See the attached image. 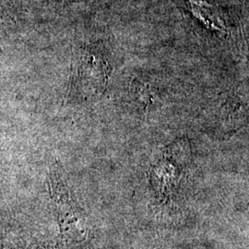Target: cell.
<instances>
[{"label":"cell","mask_w":249,"mask_h":249,"mask_svg":"<svg viewBox=\"0 0 249 249\" xmlns=\"http://www.w3.org/2000/svg\"><path fill=\"white\" fill-rule=\"evenodd\" d=\"M186 158L187 152L179 154L176 145H174L166 157L152 171V182L161 196L169 197L175 191L180 176L179 166L186 162Z\"/></svg>","instance_id":"7a4b0ae2"},{"label":"cell","mask_w":249,"mask_h":249,"mask_svg":"<svg viewBox=\"0 0 249 249\" xmlns=\"http://www.w3.org/2000/svg\"><path fill=\"white\" fill-rule=\"evenodd\" d=\"M50 192L63 239L84 240L88 234L87 221L58 171L50 178Z\"/></svg>","instance_id":"6da1fadb"}]
</instances>
